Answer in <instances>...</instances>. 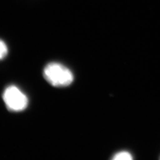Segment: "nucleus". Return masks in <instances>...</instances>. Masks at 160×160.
Wrapping results in <instances>:
<instances>
[{"label":"nucleus","mask_w":160,"mask_h":160,"mask_svg":"<svg viewBox=\"0 0 160 160\" xmlns=\"http://www.w3.org/2000/svg\"><path fill=\"white\" fill-rule=\"evenodd\" d=\"M43 75L49 84L57 87L68 86L74 80L72 72L63 65L57 62L48 64L43 70Z\"/></svg>","instance_id":"obj_1"},{"label":"nucleus","mask_w":160,"mask_h":160,"mask_svg":"<svg viewBox=\"0 0 160 160\" xmlns=\"http://www.w3.org/2000/svg\"><path fill=\"white\" fill-rule=\"evenodd\" d=\"M2 98L7 108L13 112H22L28 105V97L16 86L7 87L3 92Z\"/></svg>","instance_id":"obj_2"},{"label":"nucleus","mask_w":160,"mask_h":160,"mask_svg":"<svg viewBox=\"0 0 160 160\" xmlns=\"http://www.w3.org/2000/svg\"><path fill=\"white\" fill-rule=\"evenodd\" d=\"M133 159L132 156L129 152L122 151L114 155L113 160H131Z\"/></svg>","instance_id":"obj_3"},{"label":"nucleus","mask_w":160,"mask_h":160,"mask_svg":"<svg viewBox=\"0 0 160 160\" xmlns=\"http://www.w3.org/2000/svg\"><path fill=\"white\" fill-rule=\"evenodd\" d=\"M8 53V47L4 41L0 39V60L6 57Z\"/></svg>","instance_id":"obj_4"}]
</instances>
